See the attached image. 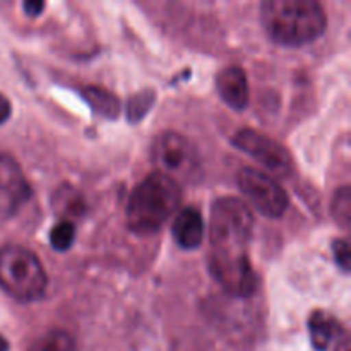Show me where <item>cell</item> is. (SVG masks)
<instances>
[{
	"instance_id": "cell-1",
	"label": "cell",
	"mask_w": 351,
	"mask_h": 351,
	"mask_svg": "<svg viewBox=\"0 0 351 351\" xmlns=\"http://www.w3.org/2000/svg\"><path fill=\"white\" fill-rule=\"evenodd\" d=\"M252 230L254 216L245 202L239 197L215 201L209 223V271L233 298H249L257 290V274L249 257Z\"/></svg>"
},
{
	"instance_id": "cell-2",
	"label": "cell",
	"mask_w": 351,
	"mask_h": 351,
	"mask_svg": "<svg viewBox=\"0 0 351 351\" xmlns=\"http://www.w3.org/2000/svg\"><path fill=\"white\" fill-rule=\"evenodd\" d=\"M261 23L276 45L304 47L322 36L328 16L314 0H266L261 5Z\"/></svg>"
},
{
	"instance_id": "cell-3",
	"label": "cell",
	"mask_w": 351,
	"mask_h": 351,
	"mask_svg": "<svg viewBox=\"0 0 351 351\" xmlns=\"http://www.w3.org/2000/svg\"><path fill=\"white\" fill-rule=\"evenodd\" d=\"M180 201V184L154 171L130 194L127 202V226L136 235H154L173 216Z\"/></svg>"
},
{
	"instance_id": "cell-4",
	"label": "cell",
	"mask_w": 351,
	"mask_h": 351,
	"mask_svg": "<svg viewBox=\"0 0 351 351\" xmlns=\"http://www.w3.org/2000/svg\"><path fill=\"white\" fill-rule=\"evenodd\" d=\"M47 273L40 259L21 245L0 249V288L17 302H34L47 290Z\"/></svg>"
},
{
	"instance_id": "cell-5",
	"label": "cell",
	"mask_w": 351,
	"mask_h": 351,
	"mask_svg": "<svg viewBox=\"0 0 351 351\" xmlns=\"http://www.w3.org/2000/svg\"><path fill=\"white\" fill-rule=\"evenodd\" d=\"M151 158L158 173L167 175L177 184L194 182L201 175V160L194 144L178 132H163L154 139Z\"/></svg>"
},
{
	"instance_id": "cell-6",
	"label": "cell",
	"mask_w": 351,
	"mask_h": 351,
	"mask_svg": "<svg viewBox=\"0 0 351 351\" xmlns=\"http://www.w3.org/2000/svg\"><path fill=\"white\" fill-rule=\"evenodd\" d=\"M237 185L261 215L276 219L287 213L290 199L271 175L245 167L237 173Z\"/></svg>"
},
{
	"instance_id": "cell-7",
	"label": "cell",
	"mask_w": 351,
	"mask_h": 351,
	"mask_svg": "<svg viewBox=\"0 0 351 351\" xmlns=\"http://www.w3.org/2000/svg\"><path fill=\"white\" fill-rule=\"evenodd\" d=\"M233 146L249 154L254 161L276 175H288L293 168L290 153L271 137L252 129H243L233 136Z\"/></svg>"
},
{
	"instance_id": "cell-8",
	"label": "cell",
	"mask_w": 351,
	"mask_h": 351,
	"mask_svg": "<svg viewBox=\"0 0 351 351\" xmlns=\"http://www.w3.org/2000/svg\"><path fill=\"white\" fill-rule=\"evenodd\" d=\"M31 197V187L17 161L0 153V219H9Z\"/></svg>"
},
{
	"instance_id": "cell-9",
	"label": "cell",
	"mask_w": 351,
	"mask_h": 351,
	"mask_svg": "<svg viewBox=\"0 0 351 351\" xmlns=\"http://www.w3.org/2000/svg\"><path fill=\"white\" fill-rule=\"evenodd\" d=\"M308 335L317 351H351L346 329L326 312H314L308 317Z\"/></svg>"
},
{
	"instance_id": "cell-10",
	"label": "cell",
	"mask_w": 351,
	"mask_h": 351,
	"mask_svg": "<svg viewBox=\"0 0 351 351\" xmlns=\"http://www.w3.org/2000/svg\"><path fill=\"white\" fill-rule=\"evenodd\" d=\"M216 88L219 96L230 108L242 112L249 105V81H247L245 71L237 65L221 69L216 75Z\"/></svg>"
},
{
	"instance_id": "cell-11",
	"label": "cell",
	"mask_w": 351,
	"mask_h": 351,
	"mask_svg": "<svg viewBox=\"0 0 351 351\" xmlns=\"http://www.w3.org/2000/svg\"><path fill=\"white\" fill-rule=\"evenodd\" d=\"M171 232H173V239L178 247L185 250L197 249L204 239V221H202L201 213L195 208L182 209L175 216Z\"/></svg>"
},
{
	"instance_id": "cell-12",
	"label": "cell",
	"mask_w": 351,
	"mask_h": 351,
	"mask_svg": "<svg viewBox=\"0 0 351 351\" xmlns=\"http://www.w3.org/2000/svg\"><path fill=\"white\" fill-rule=\"evenodd\" d=\"M82 96L91 106L95 113L105 119H117L120 112V103L115 96L106 89L99 88V86H88L82 89Z\"/></svg>"
},
{
	"instance_id": "cell-13",
	"label": "cell",
	"mask_w": 351,
	"mask_h": 351,
	"mask_svg": "<svg viewBox=\"0 0 351 351\" xmlns=\"http://www.w3.org/2000/svg\"><path fill=\"white\" fill-rule=\"evenodd\" d=\"M27 351H77L75 339L64 329H53L33 343Z\"/></svg>"
},
{
	"instance_id": "cell-14",
	"label": "cell",
	"mask_w": 351,
	"mask_h": 351,
	"mask_svg": "<svg viewBox=\"0 0 351 351\" xmlns=\"http://www.w3.org/2000/svg\"><path fill=\"white\" fill-rule=\"evenodd\" d=\"M331 213L332 218L336 219V223L341 226L350 225V215H351V192L350 187H341L336 191L335 199H332L331 204Z\"/></svg>"
},
{
	"instance_id": "cell-15",
	"label": "cell",
	"mask_w": 351,
	"mask_h": 351,
	"mask_svg": "<svg viewBox=\"0 0 351 351\" xmlns=\"http://www.w3.org/2000/svg\"><path fill=\"white\" fill-rule=\"evenodd\" d=\"M75 240V226L72 221H60L58 225L53 226L50 232V242L55 250L64 252L72 247Z\"/></svg>"
},
{
	"instance_id": "cell-16",
	"label": "cell",
	"mask_w": 351,
	"mask_h": 351,
	"mask_svg": "<svg viewBox=\"0 0 351 351\" xmlns=\"http://www.w3.org/2000/svg\"><path fill=\"white\" fill-rule=\"evenodd\" d=\"M154 101V93L153 91H143L139 95L132 96L127 106V119L130 122H139L147 112H149L151 105Z\"/></svg>"
},
{
	"instance_id": "cell-17",
	"label": "cell",
	"mask_w": 351,
	"mask_h": 351,
	"mask_svg": "<svg viewBox=\"0 0 351 351\" xmlns=\"http://www.w3.org/2000/svg\"><path fill=\"white\" fill-rule=\"evenodd\" d=\"M58 197H60V201H55V208H57V211L77 215L79 209L82 208V202L79 201V195L75 194L74 191L58 192Z\"/></svg>"
},
{
	"instance_id": "cell-18",
	"label": "cell",
	"mask_w": 351,
	"mask_h": 351,
	"mask_svg": "<svg viewBox=\"0 0 351 351\" xmlns=\"http://www.w3.org/2000/svg\"><path fill=\"white\" fill-rule=\"evenodd\" d=\"M332 254H335L336 264L341 267L343 273H350V243L343 239L335 240L332 242Z\"/></svg>"
},
{
	"instance_id": "cell-19",
	"label": "cell",
	"mask_w": 351,
	"mask_h": 351,
	"mask_svg": "<svg viewBox=\"0 0 351 351\" xmlns=\"http://www.w3.org/2000/svg\"><path fill=\"white\" fill-rule=\"evenodd\" d=\"M23 9H24V12H26L29 17H36V16H40L41 10L45 9V2H36V0H27V2H24Z\"/></svg>"
},
{
	"instance_id": "cell-20",
	"label": "cell",
	"mask_w": 351,
	"mask_h": 351,
	"mask_svg": "<svg viewBox=\"0 0 351 351\" xmlns=\"http://www.w3.org/2000/svg\"><path fill=\"white\" fill-rule=\"evenodd\" d=\"M10 117V101L3 95H0V125L5 123Z\"/></svg>"
},
{
	"instance_id": "cell-21",
	"label": "cell",
	"mask_w": 351,
	"mask_h": 351,
	"mask_svg": "<svg viewBox=\"0 0 351 351\" xmlns=\"http://www.w3.org/2000/svg\"><path fill=\"white\" fill-rule=\"evenodd\" d=\"M0 351H9V343L3 336H0Z\"/></svg>"
}]
</instances>
